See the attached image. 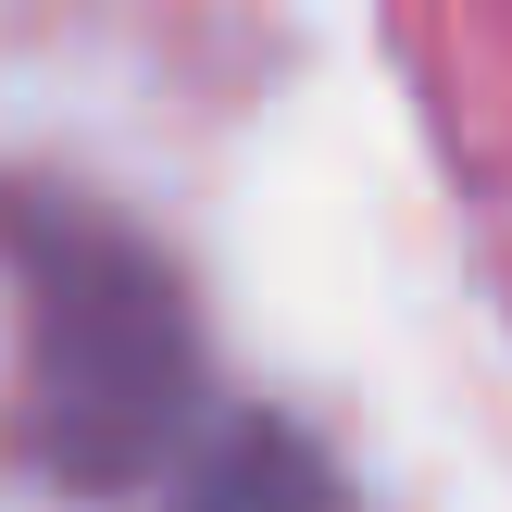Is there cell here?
Here are the masks:
<instances>
[{
  "label": "cell",
  "mask_w": 512,
  "mask_h": 512,
  "mask_svg": "<svg viewBox=\"0 0 512 512\" xmlns=\"http://www.w3.org/2000/svg\"><path fill=\"white\" fill-rule=\"evenodd\" d=\"M175 512H350V488H338V463H325L300 425L250 413V425H225V438H213V463L188 475V500H175Z\"/></svg>",
  "instance_id": "7a4b0ae2"
},
{
  "label": "cell",
  "mask_w": 512,
  "mask_h": 512,
  "mask_svg": "<svg viewBox=\"0 0 512 512\" xmlns=\"http://www.w3.org/2000/svg\"><path fill=\"white\" fill-rule=\"evenodd\" d=\"M0 238H13L25 300V388H13L25 463L63 488H138L200 400V325L175 263L88 200H13Z\"/></svg>",
  "instance_id": "6da1fadb"
}]
</instances>
